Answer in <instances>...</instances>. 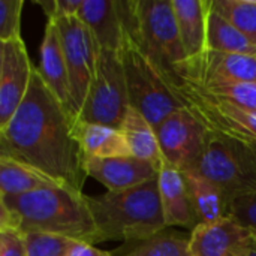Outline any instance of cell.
Masks as SVG:
<instances>
[{"label": "cell", "mask_w": 256, "mask_h": 256, "mask_svg": "<svg viewBox=\"0 0 256 256\" xmlns=\"http://www.w3.org/2000/svg\"><path fill=\"white\" fill-rule=\"evenodd\" d=\"M170 86L207 130L256 144V110L210 98L184 80H171Z\"/></svg>", "instance_id": "cell-8"}, {"label": "cell", "mask_w": 256, "mask_h": 256, "mask_svg": "<svg viewBox=\"0 0 256 256\" xmlns=\"http://www.w3.org/2000/svg\"><path fill=\"white\" fill-rule=\"evenodd\" d=\"M120 132L123 134L128 148L134 158L150 162L159 170L162 168L165 160L160 152L156 129L140 111L132 106L129 108L120 126Z\"/></svg>", "instance_id": "cell-20"}, {"label": "cell", "mask_w": 256, "mask_h": 256, "mask_svg": "<svg viewBox=\"0 0 256 256\" xmlns=\"http://www.w3.org/2000/svg\"><path fill=\"white\" fill-rule=\"evenodd\" d=\"M255 236H256V231H255Z\"/></svg>", "instance_id": "cell-35"}, {"label": "cell", "mask_w": 256, "mask_h": 256, "mask_svg": "<svg viewBox=\"0 0 256 256\" xmlns=\"http://www.w3.org/2000/svg\"><path fill=\"white\" fill-rule=\"evenodd\" d=\"M207 50L234 54L256 56V42L236 26H232L224 15H220L212 4L207 20Z\"/></svg>", "instance_id": "cell-23"}, {"label": "cell", "mask_w": 256, "mask_h": 256, "mask_svg": "<svg viewBox=\"0 0 256 256\" xmlns=\"http://www.w3.org/2000/svg\"><path fill=\"white\" fill-rule=\"evenodd\" d=\"M130 108L118 51L99 50L96 72L78 120L120 129Z\"/></svg>", "instance_id": "cell-7"}, {"label": "cell", "mask_w": 256, "mask_h": 256, "mask_svg": "<svg viewBox=\"0 0 256 256\" xmlns=\"http://www.w3.org/2000/svg\"><path fill=\"white\" fill-rule=\"evenodd\" d=\"M81 243L52 234H26V256H70Z\"/></svg>", "instance_id": "cell-27"}, {"label": "cell", "mask_w": 256, "mask_h": 256, "mask_svg": "<svg viewBox=\"0 0 256 256\" xmlns=\"http://www.w3.org/2000/svg\"><path fill=\"white\" fill-rule=\"evenodd\" d=\"M87 177L99 182L108 192H117L144 184L159 177V168L134 156L86 159Z\"/></svg>", "instance_id": "cell-14"}, {"label": "cell", "mask_w": 256, "mask_h": 256, "mask_svg": "<svg viewBox=\"0 0 256 256\" xmlns=\"http://www.w3.org/2000/svg\"><path fill=\"white\" fill-rule=\"evenodd\" d=\"M86 201L98 231V243H141L168 230L158 178L124 190L86 195Z\"/></svg>", "instance_id": "cell-3"}, {"label": "cell", "mask_w": 256, "mask_h": 256, "mask_svg": "<svg viewBox=\"0 0 256 256\" xmlns=\"http://www.w3.org/2000/svg\"><path fill=\"white\" fill-rule=\"evenodd\" d=\"M124 32L118 56L123 64L130 106L156 129L170 114L184 108L172 92L165 72L140 45L134 28L132 0H122Z\"/></svg>", "instance_id": "cell-4"}, {"label": "cell", "mask_w": 256, "mask_h": 256, "mask_svg": "<svg viewBox=\"0 0 256 256\" xmlns=\"http://www.w3.org/2000/svg\"><path fill=\"white\" fill-rule=\"evenodd\" d=\"M158 182L166 228L182 226L194 231L198 226V220L183 172L168 164H164L159 171Z\"/></svg>", "instance_id": "cell-16"}, {"label": "cell", "mask_w": 256, "mask_h": 256, "mask_svg": "<svg viewBox=\"0 0 256 256\" xmlns=\"http://www.w3.org/2000/svg\"><path fill=\"white\" fill-rule=\"evenodd\" d=\"M22 0H0V42L16 40L21 38Z\"/></svg>", "instance_id": "cell-28"}, {"label": "cell", "mask_w": 256, "mask_h": 256, "mask_svg": "<svg viewBox=\"0 0 256 256\" xmlns=\"http://www.w3.org/2000/svg\"><path fill=\"white\" fill-rule=\"evenodd\" d=\"M252 148L255 150V153H256V144H252Z\"/></svg>", "instance_id": "cell-33"}, {"label": "cell", "mask_w": 256, "mask_h": 256, "mask_svg": "<svg viewBox=\"0 0 256 256\" xmlns=\"http://www.w3.org/2000/svg\"><path fill=\"white\" fill-rule=\"evenodd\" d=\"M156 135L165 164L182 172L196 170L207 129L186 106L170 114L156 128Z\"/></svg>", "instance_id": "cell-10"}, {"label": "cell", "mask_w": 256, "mask_h": 256, "mask_svg": "<svg viewBox=\"0 0 256 256\" xmlns=\"http://www.w3.org/2000/svg\"><path fill=\"white\" fill-rule=\"evenodd\" d=\"M198 225H208L226 216L225 201L219 188L196 170L183 172Z\"/></svg>", "instance_id": "cell-21"}, {"label": "cell", "mask_w": 256, "mask_h": 256, "mask_svg": "<svg viewBox=\"0 0 256 256\" xmlns=\"http://www.w3.org/2000/svg\"><path fill=\"white\" fill-rule=\"evenodd\" d=\"M226 216L234 218L237 222L256 231V190L250 195H246L234 201L228 207Z\"/></svg>", "instance_id": "cell-29"}, {"label": "cell", "mask_w": 256, "mask_h": 256, "mask_svg": "<svg viewBox=\"0 0 256 256\" xmlns=\"http://www.w3.org/2000/svg\"><path fill=\"white\" fill-rule=\"evenodd\" d=\"M122 256H194L190 252V236L177 231H162L141 242L130 252Z\"/></svg>", "instance_id": "cell-24"}, {"label": "cell", "mask_w": 256, "mask_h": 256, "mask_svg": "<svg viewBox=\"0 0 256 256\" xmlns=\"http://www.w3.org/2000/svg\"><path fill=\"white\" fill-rule=\"evenodd\" d=\"M54 186L60 184L44 172L14 158L0 154V196H18Z\"/></svg>", "instance_id": "cell-22"}, {"label": "cell", "mask_w": 256, "mask_h": 256, "mask_svg": "<svg viewBox=\"0 0 256 256\" xmlns=\"http://www.w3.org/2000/svg\"><path fill=\"white\" fill-rule=\"evenodd\" d=\"M178 80L194 84L256 82V56L206 50L201 56L186 62Z\"/></svg>", "instance_id": "cell-13"}, {"label": "cell", "mask_w": 256, "mask_h": 256, "mask_svg": "<svg viewBox=\"0 0 256 256\" xmlns=\"http://www.w3.org/2000/svg\"><path fill=\"white\" fill-rule=\"evenodd\" d=\"M75 123L34 68L24 100L9 123L0 128V154L14 158L60 186L82 194L87 174L75 138Z\"/></svg>", "instance_id": "cell-1"}, {"label": "cell", "mask_w": 256, "mask_h": 256, "mask_svg": "<svg viewBox=\"0 0 256 256\" xmlns=\"http://www.w3.org/2000/svg\"><path fill=\"white\" fill-rule=\"evenodd\" d=\"M51 20L56 21L68 68L70 111L72 116L78 120L96 72L99 46L88 27L81 21L78 15Z\"/></svg>", "instance_id": "cell-9"}, {"label": "cell", "mask_w": 256, "mask_h": 256, "mask_svg": "<svg viewBox=\"0 0 256 256\" xmlns=\"http://www.w3.org/2000/svg\"><path fill=\"white\" fill-rule=\"evenodd\" d=\"M194 86L201 93L210 98L226 100L249 110H256V82L254 81L210 82V84H194Z\"/></svg>", "instance_id": "cell-25"}, {"label": "cell", "mask_w": 256, "mask_h": 256, "mask_svg": "<svg viewBox=\"0 0 256 256\" xmlns=\"http://www.w3.org/2000/svg\"><path fill=\"white\" fill-rule=\"evenodd\" d=\"M38 72L42 76L44 82L48 86V88L54 93V96L63 104V106L72 116L68 68H66L64 54L60 42V34L54 20H48L45 26L44 39L40 44V62H39Z\"/></svg>", "instance_id": "cell-17"}, {"label": "cell", "mask_w": 256, "mask_h": 256, "mask_svg": "<svg viewBox=\"0 0 256 256\" xmlns=\"http://www.w3.org/2000/svg\"><path fill=\"white\" fill-rule=\"evenodd\" d=\"M196 171L222 192L225 208L256 190V153L252 144L207 130Z\"/></svg>", "instance_id": "cell-5"}, {"label": "cell", "mask_w": 256, "mask_h": 256, "mask_svg": "<svg viewBox=\"0 0 256 256\" xmlns=\"http://www.w3.org/2000/svg\"><path fill=\"white\" fill-rule=\"evenodd\" d=\"M213 8L256 42V0H212Z\"/></svg>", "instance_id": "cell-26"}, {"label": "cell", "mask_w": 256, "mask_h": 256, "mask_svg": "<svg viewBox=\"0 0 256 256\" xmlns=\"http://www.w3.org/2000/svg\"><path fill=\"white\" fill-rule=\"evenodd\" d=\"M70 256H112L106 250H100L96 246H90V244H80Z\"/></svg>", "instance_id": "cell-32"}, {"label": "cell", "mask_w": 256, "mask_h": 256, "mask_svg": "<svg viewBox=\"0 0 256 256\" xmlns=\"http://www.w3.org/2000/svg\"><path fill=\"white\" fill-rule=\"evenodd\" d=\"M135 36L168 80H178L188 62L172 0H132Z\"/></svg>", "instance_id": "cell-6"}, {"label": "cell", "mask_w": 256, "mask_h": 256, "mask_svg": "<svg viewBox=\"0 0 256 256\" xmlns=\"http://www.w3.org/2000/svg\"><path fill=\"white\" fill-rule=\"evenodd\" d=\"M189 236L194 256H250L256 249L255 231L231 216L198 225Z\"/></svg>", "instance_id": "cell-12"}, {"label": "cell", "mask_w": 256, "mask_h": 256, "mask_svg": "<svg viewBox=\"0 0 256 256\" xmlns=\"http://www.w3.org/2000/svg\"><path fill=\"white\" fill-rule=\"evenodd\" d=\"M81 4H82V0H56L54 14H52L51 18L78 15V10H80Z\"/></svg>", "instance_id": "cell-31"}, {"label": "cell", "mask_w": 256, "mask_h": 256, "mask_svg": "<svg viewBox=\"0 0 256 256\" xmlns=\"http://www.w3.org/2000/svg\"><path fill=\"white\" fill-rule=\"evenodd\" d=\"M75 138L81 147L84 160L132 156L123 134L116 128L76 120Z\"/></svg>", "instance_id": "cell-19"}, {"label": "cell", "mask_w": 256, "mask_h": 256, "mask_svg": "<svg viewBox=\"0 0 256 256\" xmlns=\"http://www.w3.org/2000/svg\"><path fill=\"white\" fill-rule=\"evenodd\" d=\"M0 230L44 232L81 244H98V231L86 195L62 186L0 196Z\"/></svg>", "instance_id": "cell-2"}, {"label": "cell", "mask_w": 256, "mask_h": 256, "mask_svg": "<svg viewBox=\"0 0 256 256\" xmlns=\"http://www.w3.org/2000/svg\"><path fill=\"white\" fill-rule=\"evenodd\" d=\"M33 69L22 39L0 42V128L9 123L24 100Z\"/></svg>", "instance_id": "cell-11"}, {"label": "cell", "mask_w": 256, "mask_h": 256, "mask_svg": "<svg viewBox=\"0 0 256 256\" xmlns=\"http://www.w3.org/2000/svg\"><path fill=\"white\" fill-rule=\"evenodd\" d=\"M250 256H256V249L254 250V252H252V255H250Z\"/></svg>", "instance_id": "cell-34"}, {"label": "cell", "mask_w": 256, "mask_h": 256, "mask_svg": "<svg viewBox=\"0 0 256 256\" xmlns=\"http://www.w3.org/2000/svg\"><path fill=\"white\" fill-rule=\"evenodd\" d=\"M0 256H26V234L18 230H0Z\"/></svg>", "instance_id": "cell-30"}, {"label": "cell", "mask_w": 256, "mask_h": 256, "mask_svg": "<svg viewBox=\"0 0 256 256\" xmlns=\"http://www.w3.org/2000/svg\"><path fill=\"white\" fill-rule=\"evenodd\" d=\"M78 16L88 27L99 50H120L124 32L122 0H82Z\"/></svg>", "instance_id": "cell-15"}, {"label": "cell", "mask_w": 256, "mask_h": 256, "mask_svg": "<svg viewBox=\"0 0 256 256\" xmlns=\"http://www.w3.org/2000/svg\"><path fill=\"white\" fill-rule=\"evenodd\" d=\"M180 40L188 60L207 50V20L210 0H172Z\"/></svg>", "instance_id": "cell-18"}]
</instances>
